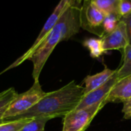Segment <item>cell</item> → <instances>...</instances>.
Here are the masks:
<instances>
[{"label":"cell","mask_w":131,"mask_h":131,"mask_svg":"<svg viewBox=\"0 0 131 131\" xmlns=\"http://www.w3.org/2000/svg\"><path fill=\"white\" fill-rule=\"evenodd\" d=\"M81 8L78 5H71L61 15L56 25L32 53L28 60L33 63L32 77L38 80L41 72L51 53L57 45L71 39L76 35L81 27Z\"/></svg>","instance_id":"obj_1"},{"label":"cell","mask_w":131,"mask_h":131,"mask_svg":"<svg viewBox=\"0 0 131 131\" xmlns=\"http://www.w3.org/2000/svg\"><path fill=\"white\" fill-rule=\"evenodd\" d=\"M84 95V87L77 84L74 80L71 81L57 90L47 93L32 108L12 120L35 117H45L49 120L64 117L77 108Z\"/></svg>","instance_id":"obj_2"},{"label":"cell","mask_w":131,"mask_h":131,"mask_svg":"<svg viewBox=\"0 0 131 131\" xmlns=\"http://www.w3.org/2000/svg\"><path fill=\"white\" fill-rule=\"evenodd\" d=\"M46 94L47 93L42 90L39 80H35L29 90L22 93H17L4 115V122L12 120L13 118L25 113L37 104Z\"/></svg>","instance_id":"obj_3"},{"label":"cell","mask_w":131,"mask_h":131,"mask_svg":"<svg viewBox=\"0 0 131 131\" xmlns=\"http://www.w3.org/2000/svg\"><path fill=\"white\" fill-rule=\"evenodd\" d=\"M71 5H78L75 0H60L59 3L57 5V6L54 8V11L52 12V13L51 14V15L49 16V18L47 19L46 22L45 23L44 26L42 27L41 32H39L38 37L36 38L35 41L31 45V46L21 56H20L12 65H10L5 70H4V72L6 71V70H8V69H13V68L19 66L20 64H21L25 61L28 60V58L30 57V56L32 54V53L36 49V48L38 46V45L41 42V41L45 38V36L48 34V32L56 25V23L58 22V20L60 19V18L61 17V15L64 14V12Z\"/></svg>","instance_id":"obj_4"},{"label":"cell","mask_w":131,"mask_h":131,"mask_svg":"<svg viewBox=\"0 0 131 131\" xmlns=\"http://www.w3.org/2000/svg\"><path fill=\"white\" fill-rule=\"evenodd\" d=\"M104 107V103H98L84 109L70 112L63 117L62 131L86 130L94 117Z\"/></svg>","instance_id":"obj_5"},{"label":"cell","mask_w":131,"mask_h":131,"mask_svg":"<svg viewBox=\"0 0 131 131\" xmlns=\"http://www.w3.org/2000/svg\"><path fill=\"white\" fill-rule=\"evenodd\" d=\"M80 8L81 27L102 38L104 36L103 22L106 15L93 4L91 0L83 1Z\"/></svg>","instance_id":"obj_6"},{"label":"cell","mask_w":131,"mask_h":131,"mask_svg":"<svg viewBox=\"0 0 131 131\" xmlns=\"http://www.w3.org/2000/svg\"><path fill=\"white\" fill-rule=\"evenodd\" d=\"M119 80H118L116 73H115L114 75L107 82H106L104 85H102L101 86L95 89L94 90L85 94L75 110L84 109V108L91 107L94 104H97L98 103H104V101H105L106 98L109 95L112 88L114 86V85Z\"/></svg>","instance_id":"obj_7"},{"label":"cell","mask_w":131,"mask_h":131,"mask_svg":"<svg viewBox=\"0 0 131 131\" xmlns=\"http://www.w3.org/2000/svg\"><path fill=\"white\" fill-rule=\"evenodd\" d=\"M103 49L105 52L109 50L124 49L129 45V39L125 23L121 20L116 29L104 36L102 38Z\"/></svg>","instance_id":"obj_8"},{"label":"cell","mask_w":131,"mask_h":131,"mask_svg":"<svg viewBox=\"0 0 131 131\" xmlns=\"http://www.w3.org/2000/svg\"><path fill=\"white\" fill-rule=\"evenodd\" d=\"M131 98V76L119 80L111 90L104 101L108 103H125Z\"/></svg>","instance_id":"obj_9"},{"label":"cell","mask_w":131,"mask_h":131,"mask_svg":"<svg viewBox=\"0 0 131 131\" xmlns=\"http://www.w3.org/2000/svg\"><path fill=\"white\" fill-rule=\"evenodd\" d=\"M116 73V70H112L107 66L104 69L97 74L92 76H88L84 80V93L87 94L95 89L101 86L106 82H107Z\"/></svg>","instance_id":"obj_10"},{"label":"cell","mask_w":131,"mask_h":131,"mask_svg":"<svg viewBox=\"0 0 131 131\" xmlns=\"http://www.w3.org/2000/svg\"><path fill=\"white\" fill-rule=\"evenodd\" d=\"M16 95L17 93L14 87H10L0 93V124L4 123V115Z\"/></svg>","instance_id":"obj_11"},{"label":"cell","mask_w":131,"mask_h":131,"mask_svg":"<svg viewBox=\"0 0 131 131\" xmlns=\"http://www.w3.org/2000/svg\"><path fill=\"white\" fill-rule=\"evenodd\" d=\"M116 75L118 80L131 76V45L124 49V61L122 66L116 69Z\"/></svg>","instance_id":"obj_12"},{"label":"cell","mask_w":131,"mask_h":131,"mask_svg":"<svg viewBox=\"0 0 131 131\" xmlns=\"http://www.w3.org/2000/svg\"><path fill=\"white\" fill-rule=\"evenodd\" d=\"M83 46H85L90 51V55L93 58H99L104 53L103 49V42L101 38H89L83 42Z\"/></svg>","instance_id":"obj_13"},{"label":"cell","mask_w":131,"mask_h":131,"mask_svg":"<svg viewBox=\"0 0 131 131\" xmlns=\"http://www.w3.org/2000/svg\"><path fill=\"white\" fill-rule=\"evenodd\" d=\"M120 1L121 0H91L92 3L105 15L112 13L119 15Z\"/></svg>","instance_id":"obj_14"},{"label":"cell","mask_w":131,"mask_h":131,"mask_svg":"<svg viewBox=\"0 0 131 131\" xmlns=\"http://www.w3.org/2000/svg\"><path fill=\"white\" fill-rule=\"evenodd\" d=\"M48 120H50L45 117L32 118L20 130V131H45V124Z\"/></svg>","instance_id":"obj_15"},{"label":"cell","mask_w":131,"mask_h":131,"mask_svg":"<svg viewBox=\"0 0 131 131\" xmlns=\"http://www.w3.org/2000/svg\"><path fill=\"white\" fill-rule=\"evenodd\" d=\"M121 19V16L117 14L112 13V14L106 15L105 18L104 19V22H103L104 36L106 34H108V33L113 32L117 26Z\"/></svg>","instance_id":"obj_16"},{"label":"cell","mask_w":131,"mask_h":131,"mask_svg":"<svg viewBox=\"0 0 131 131\" xmlns=\"http://www.w3.org/2000/svg\"><path fill=\"white\" fill-rule=\"evenodd\" d=\"M31 119H20L5 121L0 124V131H20Z\"/></svg>","instance_id":"obj_17"},{"label":"cell","mask_w":131,"mask_h":131,"mask_svg":"<svg viewBox=\"0 0 131 131\" xmlns=\"http://www.w3.org/2000/svg\"><path fill=\"white\" fill-rule=\"evenodd\" d=\"M131 13V0H121L119 4V15L121 18Z\"/></svg>","instance_id":"obj_18"},{"label":"cell","mask_w":131,"mask_h":131,"mask_svg":"<svg viewBox=\"0 0 131 131\" xmlns=\"http://www.w3.org/2000/svg\"><path fill=\"white\" fill-rule=\"evenodd\" d=\"M121 20H122L126 25L128 39H129V44L131 45V13H130L129 15H127L125 17L121 18Z\"/></svg>","instance_id":"obj_19"},{"label":"cell","mask_w":131,"mask_h":131,"mask_svg":"<svg viewBox=\"0 0 131 131\" xmlns=\"http://www.w3.org/2000/svg\"><path fill=\"white\" fill-rule=\"evenodd\" d=\"M122 112L124 113V119H130L131 118V98L124 103V107L122 109Z\"/></svg>","instance_id":"obj_20"},{"label":"cell","mask_w":131,"mask_h":131,"mask_svg":"<svg viewBox=\"0 0 131 131\" xmlns=\"http://www.w3.org/2000/svg\"><path fill=\"white\" fill-rule=\"evenodd\" d=\"M75 1H76V3H77V5H78L80 3H81V2H82L83 1H84V0H75Z\"/></svg>","instance_id":"obj_21"}]
</instances>
